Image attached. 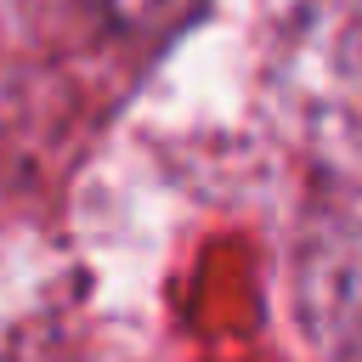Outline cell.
Masks as SVG:
<instances>
[{"label":"cell","instance_id":"6da1fadb","mask_svg":"<svg viewBox=\"0 0 362 362\" xmlns=\"http://www.w3.org/2000/svg\"><path fill=\"white\" fill-rule=\"evenodd\" d=\"M102 23L124 28V34H170L181 23H192V11L204 0H85Z\"/></svg>","mask_w":362,"mask_h":362}]
</instances>
